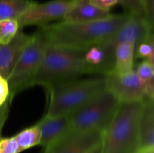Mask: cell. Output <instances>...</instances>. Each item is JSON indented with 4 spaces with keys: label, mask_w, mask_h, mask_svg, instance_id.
Masks as SVG:
<instances>
[{
    "label": "cell",
    "mask_w": 154,
    "mask_h": 153,
    "mask_svg": "<svg viewBox=\"0 0 154 153\" xmlns=\"http://www.w3.org/2000/svg\"><path fill=\"white\" fill-rule=\"evenodd\" d=\"M135 72L144 84L147 98H154V64L144 60Z\"/></svg>",
    "instance_id": "18"
},
{
    "label": "cell",
    "mask_w": 154,
    "mask_h": 153,
    "mask_svg": "<svg viewBox=\"0 0 154 153\" xmlns=\"http://www.w3.org/2000/svg\"><path fill=\"white\" fill-rule=\"evenodd\" d=\"M74 0H51L44 3L35 2L17 20L21 28L26 26H44L51 21L63 19Z\"/></svg>",
    "instance_id": "9"
},
{
    "label": "cell",
    "mask_w": 154,
    "mask_h": 153,
    "mask_svg": "<svg viewBox=\"0 0 154 153\" xmlns=\"http://www.w3.org/2000/svg\"><path fill=\"white\" fill-rule=\"evenodd\" d=\"M15 140L17 142L19 152L26 150L40 144L42 133L36 124L21 130L15 135Z\"/></svg>",
    "instance_id": "17"
},
{
    "label": "cell",
    "mask_w": 154,
    "mask_h": 153,
    "mask_svg": "<svg viewBox=\"0 0 154 153\" xmlns=\"http://www.w3.org/2000/svg\"><path fill=\"white\" fill-rule=\"evenodd\" d=\"M85 51L48 44L33 80V86L40 85L48 89L81 75L93 74L84 58Z\"/></svg>",
    "instance_id": "2"
},
{
    "label": "cell",
    "mask_w": 154,
    "mask_h": 153,
    "mask_svg": "<svg viewBox=\"0 0 154 153\" xmlns=\"http://www.w3.org/2000/svg\"><path fill=\"white\" fill-rule=\"evenodd\" d=\"M35 2L34 0H0V20H17Z\"/></svg>",
    "instance_id": "16"
},
{
    "label": "cell",
    "mask_w": 154,
    "mask_h": 153,
    "mask_svg": "<svg viewBox=\"0 0 154 153\" xmlns=\"http://www.w3.org/2000/svg\"><path fill=\"white\" fill-rule=\"evenodd\" d=\"M12 100H13V98L9 97L8 100L2 106H0V138H1L2 130L3 127L5 125V123L8 116Z\"/></svg>",
    "instance_id": "24"
},
{
    "label": "cell",
    "mask_w": 154,
    "mask_h": 153,
    "mask_svg": "<svg viewBox=\"0 0 154 153\" xmlns=\"http://www.w3.org/2000/svg\"><path fill=\"white\" fill-rule=\"evenodd\" d=\"M104 77L106 90L120 102L142 101L147 98L144 84L135 70L121 74L111 70Z\"/></svg>",
    "instance_id": "8"
},
{
    "label": "cell",
    "mask_w": 154,
    "mask_h": 153,
    "mask_svg": "<svg viewBox=\"0 0 154 153\" xmlns=\"http://www.w3.org/2000/svg\"><path fill=\"white\" fill-rule=\"evenodd\" d=\"M117 2L124 8L125 13L127 14L145 18L141 0H117Z\"/></svg>",
    "instance_id": "21"
},
{
    "label": "cell",
    "mask_w": 154,
    "mask_h": 153,
    "mask_svg": "<svg viewBox=\"0 0 154 153\" xmlns=\"http://www.w3.org/2000/svg\"><path fill=\"white\" fill-rule=\"evenodd\" d=\"M48 45V39L46 33L44 28L40 27L32 34L31 40L8 79L9 97L14 98L22 91L33 86V80Z\"/></svg>",
    "instance_id": "5"
},
{
    "label": "cell",
    "mask_w": 154,
    "mask_h": 153,
    "mask_svg": "<svg viewBox=\"0 0 154 153\" xmlns=\"http://www.w3.org/2000/svg\"><path fill=\"white\" fill-rule=\"evenodd\" d=\"M119 104L120 101L111 93L104 90L68 114L71 130L104 131L112 120Z\"/></svg>",
    "instance_id": "6"
},
{
    "label": "cell",
    "mask_w": 154,
    "mask_h": 153,
    "mask_svg": "<svg viewBox=\"0 0 154 153\" xmlns=\"http://www.w3.org/2000/svg\"><path fill=\"white\" fill-rule=\"evenodd\" d=\"M0 153H20L14 136L0 138Z\"/></svg>",
    "instance_id": "22"
},
{
    "label": "cell",
    "mask_w": 154,
    "mask_h": 153,
    "mask_svg": "<svg viewBox=\"0 0 154 153\" xmlns=\"http://www.w3.org/2000/svg\"><path fill=\"white\" fill-rule=\"evenodd\" d=\"M35 124L42 133L39 145L45 148L49 147L71 130L70 120L68 114L57 116H44Z\"/></svg>",
    "instance_id": "12"
},
{
    "label": "cell",
    "mask_w": 154,
    "mask_h": 153,
    "mask_svg": "<svg viewBox=\"0 0 154 153\" xmlns=\"http://www.w3.org/2000/svg\"><path fill=\"white\" fill-rule=\"evenodd\" d=\"M109 11L98 8L91 0H74L72 6L63 17V21L69 22H86L105 19L111 16Z\"/></svg>",
    "instance_id": "13"
},
{
    "label": "cell",
    "mask_w": 154,
    "mask_h": 153,
    "mask_svg": "<svg viewBox=\"0 0 154 153\" xmlns=\"http://www.w3.org/2000/svg\"><path fill=\"white\" fill-rule=\"evenodd\" d=\"M141 149L154 148V98H146L143 101L139 120Z\"/></svg>",
    "instance_id": "14"
},
{
    "label": "cell",
    "mask_w": 154,
    "mask_h": 153,
    "mask_svg": "<svg viewBox=\"0 0 154 153\" xmlns=\"http://www.w3.org/2000/svg\"><path fill=\"white\" fill-rule=\"evenodd\" d=\"M137 153H154V148H144V149H140Z\"/></svg>",
    "instance_id": "28"
},
{
    "label": "cell",
    "mask_w": 154,
    "mask_h": 153,
    "mask_svg": "<svg viewBox=\"0 0 154 153\" xmlns=\"http://www.w3.org/2000/svg\"><path fill=\"white\" fill-rule=\"evenodd\" d=\"M135 44L132 42H123L115 50L114 66L112 70L117 74H126L134 70V55Z\"/></svg>",
    "instance_id": "15"
},
{
    "label": "cell",
    "mask_w": 154,
    "mask_h": 153,
    "mask_svg": "<svg viewBox=\"0 0 154 153\" xmlns=\"http://www.w3.org/2000/svg\"><path fill=\"white\" fill-rule=\"evenodd\" d=\"M43 153H45V152H44Z\"/></svg>",
    "instance_id": "29"
},
{
    "label": "cell",
    "mask_w": 154,
    "mask_h": 153,
    "mask_svg": "<svg viewBox=\"0 0 154 153\" xmlns=\"http://www.w3.org/2000/svg\"><path fill=\"white\" fill-rule=\"evenodd\" d=\"M143 101L120 102L103 131L102 153H137L141 149L139 120Z\"/></svg>",
    "instance_id": "3"
},
{
    "label": "cell",
    "mask_w": 154,
    "mask_h": 153,
    "mask_svg": "<svg viewBox=\"0 0 154 153\" xmlns=\"http://www.w3.org/2000/svg\"><path fill=\"white\" fill-rule=\"evenodd\" d=\"M106 89L105 77L72 80L48 89L49 104L46 116L69 114Z\"/></svg>",
    "instance_id": "4"
},
{
    "label": "cell",
    "mask_w": 154,
    "mask_h": 153,
    "mask_svg": "<svg viewBox=\"0 0 154 153\" xmlns=\"http://www.w3.org/2000/svg\"><path fill=\"white\" fill-rule=\"evenodd\" d=\"M20 28L17 20H0V44L8 43Z\"/></svg>",
    "instance_id": "19"
},
{
    "label": "cell",
    "mask_w": 154,
    "mask_h": 153,
    "mask_svg": "<svg viewBox=\"0 0 154 153\" xmlns=\"http://www.w3.org/2000/svg\"><path fill=\"white\" fill-rule=\"evenodd\" d=\"M88 153H102V146H101V143H99V145L95 146Z\"/></svg>",
    "instance_id": "27"
},
{
    "label": "cell",
    "mask_w": 154,
    "mask_h": 153,
    "mask_svg": "<svg viewBox=\"0 0 154 153\" xmlns=\"http://www.w3.org/2000/svg\"><path fill=\"white\" fill-rule=\"evenodd\" d=\"M9 98V86L7 80L0 76V106Z\"/></svg>",
    "instance_id": "25"
},
{
    "label": "cell",
    "mask_w": 154,
    "mask_h": 153,
    "mask_svg": "<svg viewBox=\"0 0 154 153\" xmlns=\"http://www.w3.org/2000/svg\"><path fill=\"white\" fill-rule=\"evenodd\" d=\"M32 36V34H26L20 28L8 43L0 44V76L8 80L20 57L31 40Z\"/></svg>",
    "instance_id": "11"
},
{
    "label": "cell",
    "mask_w": 154,
    "mask_h": 153,
    "mask_svg": "<svg viewBox=\"0 0 154 153\" xmlns=\"http://www.w3.org/2000/svg\"><path fill=\"white\" fill-rule=\"evenodd\" d=\"M137 56L144 58V60L150 62L154 64V37L152 34L144 42L138 44L135 47Z\"/></svg>",
    "instance_id": "20"
},
{
    "label": "cell",
    "mask_w": 154,
    "mask_h": 153,
    "mask_svg": "<svg viewBox=\"0 0 154 153\" xmlns=\"http://www.w3.org/2000/svg\"><path fill=\"white\" fill-rule=\"evenodd\" d=\"M153 26L145 18L131 16L127 22L118 31L97 44L102 48L105 55L106 74L114 68L117 45L123 42H132L136 47L153 34Z\"/></svg>",
    "instance_id": "7"
},
{
    "label": "cell",
    "mask_w": 154,
    "mask_h": 153,
    "mask_svg": "<svg viewBox=\"0 0 154 153\" xmlns=\"http://www.w3.org/2000/svg\"><path fill=\"white\" fill-rule=\"evenodd\" d=\"M141 2L146 20L154 26V0H141Z\"/></svg>",
    "instance_id": "23"
},
{
    "label": "cell",
    "mask_w": 154,
    "mask_h": 153,
    "mask_svg": "<svg viewBox=\"0 0 154 153\" xmlns=\"http://www.w3.org/2000/svg\"><path fill=\"white\" fill-rule=\"evenodd\" d=\"M103 130L76 131L70 130L49 147L45 153H88L102 142Z\"/></svg>",
    "instance_id": "10"
},
{
    "label": "cell",
    "mask_w": 154,
    "mask_h": 153,
    "mask_svg": "<svg viewBox=\"0 0 154 153\" xmlns=\"http://www.w3.org/2000/svg\"><path fill=\"white\" fill-rule=\"evenodd\" d=\"M91 2L98 8L105 11H109L117 4V0H91Z\"/></svg>",
    "instance_id": "26"
},
{
    "label": "cell",
    "mask_w": 154,
    "mask_h": 153,
    "mask_svg": "<svg viewBox=\"0 0 154 153\" xmlns=\"http://www.w3.org/2000/svg\"><path fill=\"white\" fill-rule=\"evenodd\" d=\"M130 15L111 14L108 17L86 22L58 23L41 26L44 28L48 44L54 46L87 50L109 38L127 22Z\"/></svg>",
    "instance_id": "1"
}]
</instances>
